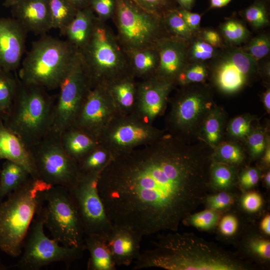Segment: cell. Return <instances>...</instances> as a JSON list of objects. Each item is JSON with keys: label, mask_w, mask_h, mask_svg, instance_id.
Instances as JSON below:
<instances>
[{"label": "cell", "mask_w": 270, "mask_h": 270, "mask_svg": "<svg viewBox=\"0 0 270 270\" xmlns=\"http://www.w3.org/2000/svg\"><path fill=\"white\" fill-rule=\"evenodd\" d=\"M145 120L134 118H113L100 134L98 141L106 143L112 156L128 152L138 146L150 143L157 138L156 131Z\"/></svg>", "instance_id": "obj_15"}, {"label": "cell", "mask_w": 270, "mask_h": 270, "mask_svg": "<svg viewBox=\"0 0 270 270\" xmlns=\"http://www.w3.org/2000/svg\"><path fill=\"white\" fill-rule=\"evenodd\" d=\"M178 10L189 28L196 35L197 34L200 30L201 15L180 7H178Z\"/></svg>", "instance_id": "obj_52"}, {"label": "cell", "mask_w": 270, "mask_h": 270, "mask_svg": "<svg viewBox=\"0 0 270 270\" xmlns=\"http://www.w3.org/2000/svg\"><path fill=\"white\" fill-rule=\"evenodd\" d=\"M188 42L168 36L156 45L159 62L154 76L174 84L176 78L188 64Z\"/></svg>", "instance_id": "obj_17"}, {"label": "cell", "mask_w": 270, "mask_h": 270, "mask_svg": "<svg viewBox=\"0 0 270 270\" xmlns=\"http://www.w3.org/2000/svg\"><path fill=\"white\" fill-rule=\"evenodd\" d=\"M112 157L109 151L99 144L78 162L79 172L82 174L100 172Z\"/></svg>", "instance_id": "obj_32"}, {"label": "cell", "mask_w": 270, "mask_h": 270, "mask_svg": "<svg viewBox=\"0 0 270 270\" xmlns=\"http://www.w3.org/2000/svg\"><path fill=\"white\" fill-rule=\"evenodd\" d=\"M52 186L30 177L0 202V249L8 255H20L24 240L36 214L42 190Z\"/></svg>", "instance_id": "obj_4"}, {"label": "cell", "mask_w": 270, "mask_h": 270, "mask_svg": "<svg viewBox=\"0 0 270 270\" xmlns=\"http://www.w3.org/2000/svg\"><path fill=\"white\" fill-rule=\"evenodd\" d=\"M36 214L52 238L66 247L84 246L83 224L69 189L52 186L41 192Z\"/></svg>", "instance_id": "obj_8"}, {"label": "cell", "mask_w": 270, "mask_h": 270, "mask_svg": "<svg viewBox=\"0 0 270 270\" xmlns=\"http://www.w3.org/2000/svg\"><path fill=\"white\" fill-rule=\"evenodd\" d=\"M142 238L127 227L114 225L106 240L116 266H128L138 258Z\"/></svg>", "instance_id": "obj_21"}, {"label": "cell", "mask_w": 270, "mask_h": 270, "mask_svg": "<svg viewBox=\"0 0 270 270\" xmlns=\"http://www.w3.org/2000/svg\"><path fill=\"white\" fill-rule=\"evenodd\" d=\"M11 8L13 18L26 32L44 34L52 28L49 0H21Z\"/></svg>", "instance_id": "obj_20"}, {"label": "cell", "mask_w": 270, "mask_h": 270, "mask_svg": "<svg viewBox=\"0 0 270 270\" xmlns=\"http://www.w3.org/2000/svg\"><path fill=\"white\" fill-rule=\"evenodd\" d=\"M234 202L232 194L227 191H220L212 195H208L204 202L208 208L217 211L224 210L229 208Z\"/></svg>", "instance_id": "obj_45"}, {"label": "cell", "mask_w": 270, "mask_h": 270, "mask_svg": "<svg viewBox=\"0 0 270 270\" xmlns=\"http://www.w3.org/2000/svg\"><path fill=\"white\" fill-rule=\"evenodd\" d=\"M212 152V159L236 167L242 164L245 156L241 147L232 142H220Z\"/></svg>", "instance_id": "obj_35"}, {"label": "cell", "mask_w": 270, "mask_h": 270, "mask_svg": "<svg viewBox=\"0 0 270 270\" xmlns=\"http://www.w3.org/2000/svg\"><path fill=\"white\" fill-rule=\"evenodd\" d=\"M130 72L135 77L144 80L154 76L159 56L156 46L126 52Z\"/></svg>", "instance_id": "obj_26"}, {"label": "cell", "mask_w": 270, "mask_h": 270, "mask_svg": "<svg viewBox=\"0 0 270 270\" xmlns=\"http://www.w3.org/2000/svg\"><path fill=\"white\" fill-rule=\"evenodd\" d=\"M27 32L14 18H0V68L18 69L24 51Z\"/></svg>", "instance_id": "obj_18"}, {"label": "cell", "mask_w": 270, "mask_h": 270, "mask_svg": "<svg viewBox=\"0 0 270 270\" xmlns=\"http://www.w3.org/2000/svg\"><path fill=\"white\" fill-rule=\"evenodd\" d=\"M134 78L130 74L107 86L116 107L126 110L136 103L138 84L134 80Z\"/></svg>", "instance_id": "obj_28"}, {"label": "cell", "mask_w": 270, "mask_h": 270, "mask_svg": "<svg viewBox=\"0 0 270 270\" xmlns=\"http://www.w3.org/2000/svg\"><path fill=\"white\" fill-rule=\"evenodd\" d=\"M100 172L80 173L69 189L80 214L85 236L101 235L107 238L113 228L99 195L97 184Z\"/></svg>", "instance_id": "obj_13"}, {"label": "cell", "mask_w": 270, "mask_h": 270, "mask_svg": "<svg viewBox=\"0 0 270 270\" xmlns=\"http://www.w3.org/2000/svg\"><path fill=\"white\" fill-rule=\"evenodd\" d=\"M30 149L38 179L52 186H74L80 174L78 163L65 152L58 134L51 130Z\"/></svg>", "instance_id": "obj_10"}, {"label": "cell", "mask_w": 270, "mask_h": 270, "mask_svg": "<svg viewBox=\"0 0 270 270\" xmlns=\"http://www.w3.org/2000/svg\"><path fill=\"white\" fill-rule=\"evenodd\" d=\"M219 52L196 34L188 42V62H206L214 58Z\"/></svg>", "instance_id": "obj_39"}, {"label": "cell", "mask_w": 270, "mask_h": 270, "mask_svg": "<svg viewBox=\"0 0 270 270\" xmlns=\"http://www.w3.org/2000/svg\"><path fill=\"white\" fill-rule=\"evenodd\" d=\"M210 62L212 82L226 94L241 90L258 72V62L236 46L224 47Z\"/></svg>", "instance_id": "obj_12"}, {"label": "cell", "mask_w": 270, "mask_h": 270, "mask_svg": "<svg viewBox=\"0 0 270 270\" xmlns=\"http://www.w3.org/2000/svg\"><path fill=\"white\" fill-rule=\"evenodd\" d=\"M82 55L92 86H108L132 74L127 54L106 22L96 17L92 34Z\"/></svg>", "instance_id": "obj_6"}, {"label": "cell", "mask_w": 270, "mask_h": 270, "mask_svg": "<svg viewBox=\"0 0 270 270\" xmlns=\"http://www.w3.org/2000/svg\"><path fill=\"white\" fill-rule=\"evenodd\" d=\"M115 108L107 86L96 85L89 90L72 126L97 140L113 118Z\"/></svg>", "instance_id": "obj_16"}, {"label": "cell", "mask_w": 270, "mask_h": 270, "mask_svg": "<svg viewBox=\"0 0 270 270\" xmlns=\"http://www.w3.org/2000/svg\"><path fill=\"white\" fill-rule=\"evenodd\" d=\"M224 111L214 106L204 118L199 128L202 140L214 148L220 142L225 120Z\"/></svg>", "instance_id": "obj_29"}, {"label": "cell", "mask_w": 270, "mask_h": 270, "mask_svg": "<svg viewBox=\"0 0 270 270\" xmlns=\"http://www.w3.org/2000/svg\"><path fill=\"white\" fill-rule=\"evenodd\" d=\"M49 6L52 28L59 30L62 34L78 10L66 0H49Z\"/></svg>", "instance_id": "obj_31"}, {"label": "cell", "mask_w": 270, "mask_h": 270, "mask_svg": "<svg viewBox=\"0 0 270 270\" xmlns=\"http://www.w3.org/2000/svg\"><path fill=\"white\" fill-rule=\"evenodd\" d=\"M10 268V266H6L4 264L1 260L0 259V270H6Z\"/></svg>", "instance_id": "obj_61"}, {"label": "cell", "mask_w": 270, "mask_h": 270, "mask_svg": "<svg viewBox=\"0 0 270 270\" xmlns=\"http://www.w3.org/2000/svg\"><path fill=\"white\" fill-rule=\"evenodd\" d=\"M183 86L174 102L171 121L176 130L190 134L200 128L214 104L207 86L191 84Z\"/></svg>", "instance_id": "obj_14"}, {"label": "cell", "mask_w": 270, "mask_h": 270, "mask_svg": "<svg viewBox=\"0 0 270 270\" xmlns=\"http://www.w3.org/2000/svg\"><path fill=\"white\" fill-rule=\"evenodd\" d=\"M84 246L90 254L88 270H116V266L106 238L97 234L86 235Z\"/></svg>", "instance_id": "obj_24"}, {"label": "cell", "mask_w": 270, "mask_h": 270, "mask_svg": "<svg viewBox=\"0 0 270 270\" xmlns=\"http://www.w3.org/2000/svg\"><path fill=\"white\" fill-rule=\"evenodd\" d=\"M242 208L248 212H255L261 208L262 204V196L258 192H250L245 194L241 199Z\"/></svg>", "instance_id": "obj_49"}, {"label": "cell", "mask_w": 270, "mask_h": 270, "mask_svg": "<svg viewBox=\"0 0 270 270\" xmlns=\"http://www.w3.org/2000/svg\"><path fill=\"white\" fill-rule=\"evenodd\" d=\"M44 223L36 213L24 240L18 262L10 266L20 270H38L53 262H62L68 268L82 258L85 246L66 247L44 233Z\"/></svg>", "instance_id": "obj_9"}, {"label": "cell", "mask_w": 270, "mask_h": 270, "mask_svg": "<svg viewBox=\"0 0 270 270\" xmlns=\"http://www.w3.org/2000/svg\"><path fill=\"white\" fill-rule=\"evenodd\" d=\"M264 184L267 188H270V170H268L265 174L264 178Z\"/></svg>", "instance_id": "obj_59"}, {"label": "cell", "mask_w": 270, "mask_h": 270, "mask_svg": "<svg viewBox=\"0 0 270 270\" xmlns=\"http://www.w3.org/2000/svg\"></svg>", "instance_id": "obj_62"}, {"label": "cell", "mask_w": 270, "mask_h": 270, "mask_svg": "<svg viewBox=\"0 0 270 270\" xmlns=\"http://www.w3.org/2000/svg\"><path fill=\"white\" fill-rule=\"evenodd\" d=\"M232 0H210V8H216L224 6L228 4Z\"/></svg>", "instance_id": "obj_57"}, {"label": "cell", "mask_w": 270, "mask_h": 270, "mask_svg": "<svg viewBox=\"0 0 270 270\" xmlns=\"http://www.w3.org/2000/svg\"><path fill=\"white\" fill-rule=\"evenodd\" d=\"M242 50L256 61L267 56L270 50V38L268 34H262L252 38Z\"/></svg>", "instance_id": "obj_42"}, {"label": "cell", "mask_w": 270, "mask_h": 270, "mask_svg": "<svg viewBox=\"0 0 270 270\" xmlns=\"http://www.w3.org/2000/svg\"><path fill=\"white\" fill-rule=\"evenodd\" d=\"M260 176V171L255 168H248L244 170L240 174L239 183L244 190H248L254 186Z\"/></svg>", "instance_id": "obj_48"}, {"label": "cell", "mask_w": 270, "mask_h": 270, "mask_svg": "<svg viewBox=\"0 0 270 270\" xmlns=\"http://www.w3.org/2000/svg\"><path fill=\"white\" fill-rule=\"evenodd\" d=\"M262 102L264 107L268 112L270 110V90L267 88L262 95Z\"/></svg>", "instance_id": "obj_58"}, {"label": "cell", "mask_w": 270, "mask_h": 270, "mask_svg": "<svg viewBox=\"0 0 270 270\" xmlns=\"http://www.w3.org/2000/svg\"><path fill=\"white\" fill-rule=\"evenodd\" d=\"M262 155V164L268 168L270 164V142L269 138L268 140L266 146Z\"/></svg>", "instance_id": "obj_55"}, {"label": "cell", "mask_w": 270, "mask_h": 270, "mask_svg": "<svg viewBox=\"0 0 270 270\" xmlns=\"http://www.w3.org/2000/svg\"><path fill=\"white\" fill-rule=\"evenodd\" d=\"M173 86L156 76L137 84L136 103L144 120L151 121L161 113Z\"/></svg>", "instance_id": "obj_19"}, {"label": "cell", "mask_w": 270, "mask_h": 270, "mask_svg": "<svg viewBox=\"0 0 270 270\" xmlns=\"http://www.w3.org/2000/svg\"><path fill=\"white\" fill-rule=\"evenodd\" d=\"M96 16L90 6L78 10L74 18L62 35L78 50H81L89 40L94 26Z\"/></svg>", "instance_id": "obj_23"}, {"label": "cell", "mask_w": 270, "mask_h": 270, "mask_svg": "<svg viewBox=\"0 0 270 270\" xmlns=\"http://www.w3.org/2000/svg\"><path fill=\"white\" fill-rule=\"evenodd\" d=\"M78 52L66 40L44 35L32 43L18 78L48 90L58 88Z\"/></svg>", "instance_id": "obj_5"}, {"label": "cell", "mask_w": 270, "mask_h": 270, "mask_svg": "<svg viewBox=\"0 0 270 270\" xmlns=\"http://www.w3.org/2000/svg\"><path fill=\"white\" fill-rule=\"evenodd\" d=\"M238 220L232 214L224 216L220 222V232L224 236L230 237L234 236L238 230Z\"/></svg>", "instance_id": "obj_50"}, {"label": "cell", "mask_w": 270, "mask_h": 270, "mask_svg": "<svg viewBox=\"0 0 270 270\" xmlns=\"http://www.w3.org/2000/svg\"><path fill=\"white\" fill-rule=\"evenodd\" d=\"M206 62H188L178 75L176 83L182 86L204 82L208 75Z\"/></svg>", "instance_id": "obj_40"}, {"label": "cell", "mask_w": 270, "mask_h": 270, "mask_svg": "<svg viewBox=\"0 0 270 270\" xmlns=\"http://www.w3.org/2000/svg\"><path fill=\"white\" fill-rule=\"evenodd\" d=\"M112 18L116 35L126 52L156 47L170 36L163 16L142 6L136 0H114Z\"/></svg>", "instance_id": "obj_7"}, {"label": "cell", "mask_w": 270, "mask_h": 270, "mask_svg": "<svg viewBox=\"0 0 270 270\" xmlns=\"http://www.w3.org/2000/svg\"><path fill=\"white\" fill-rule=\"evenodd\" d=\"M59 136L65 152L77 162L99 144L96 138L74 126L66 130Z\"/></svg>", "instance_id": "obj_25"}, {"label": "cell", "mask_w": 270, "mask_h": 270, "mask_svg": "<svg viewBox=\"0 0 270 270\" xmlns=\"http://www.w3.org/2000/svg\"><path fill=\"white\" fill-rule=\"evenodd\" d=\"M178 8L163 14L166 28L170 36L189 42L196 34L188 26Z\"/></svg>", "instance_id": "obj_38"}, {"label": "cell", "mask_w": 270, "mask_h": 270, "mask_svg": "<svg viewBox=\"0 0 270 270\" xmlns=\"http://www.w3.org/2000/svg\"><path fill=\"white\" fill-rule=\"evenodd\" d=\"M236 180V167L212 159L210 168V187L220 191H228Z\"/></svg>", "instance_id": "obj_30"}, {"label": "cell", "mask_w": 270, "mask_h": 270, "mask_svg": "<svg viewBox=\"0 0 270 270\" xmlns=\"http://www.w3.org/2000/svg\"><path fill=\"white\" fill-rule=\"evenodd\" d=\"M2 160L22 165L32 178L38 179L30 148L0 118V160Z\"/></svg>", "instance_id": "obj_22"}, {"label": "cell", "mask_w": 270, "mask_h": 270, "mask_svg": "<svg viewBox=\"0 0 270 270\" xmlns=\"http://www.w3.org/2000/svg\"><path fill=\"white\" fill-rule=\"evenodd\" d=\"M211 154L167 135L112 157L97 188L113 225L142 237L177 232L208 195Z\"/></svg>", "instance_id": "obj_1"}, {"label": "cell", "mask_w": 270, "mask_h": 270, "mask_svg": "<svg viewBox=\"0 0 270 270\" xmlns=\"http://www.w3.org/2000/svg\"><path fill=\"white\" fill-rule=\"evenodd\" d=\"M78 10L87 8L90 5V0H66Z\"/></svg>", "instance_id": "obj_54"}, {"label": "cell", "mask_w": 270, "mask_h": 270, "mask_svg": "<svg viewBox=\"0 0 270 270\" xmlns=\"http://www.w3.org/2000/svg\"><path fill=\"white\" fill-rule=\"evenodd\" d=\"M268 0H255L250 6L241 10L240 16L253 28L259 29L269 23Z\"/></svg>", "instance_id": "obj_36"}, {"label": "cell", "mask_w": 270, "mask_h": 270, "mask_svg": "<svg viewBox=\"0 0 270 270\" xmlns=\"http://www.w3.org/2000/svg\"><path fill=\"white\" fill-rule=\"evenodd\" d=\"M136 0L146 9L162 16L166 12L178 7L175 0Z\"/></svg>", "instance_id": "obj_47"}, {"label": "cell", "mask_w": 270, "mask_h": 270, "mask_svg": "<svg viewBox=\"0 0 270 270\" xmlns=\"http://www.w3.org/2000/svg\"><path fill=\"white\" fill-rule=\"evenodd\" d=\"M223 40L230 46H235L246 41L250 34L240 20L229 18L220 26V33Z\"/></svg>", "instance_id": "obj_34"}, {"label": "cell", "mask_w": 270, "mask_h": 270, "mask_svg": "<svg viewBox=\"0 0 270 270\" xmlns=\"http://www.w3.org/2000/svg\"><path fill=\"white\" fill-rule=\"evenodd\" d=\"M18 83V78L12 72L0 68V118L4 120L14 100Z\"/></svg>", "instance_id": "obj_33"}, {"label": "cell", "mask_w": 270, "mask_h": 270, "mask_svg": "<svg viewBox=\"0 0 270 270\" xmlns=\"http://www.w3.org/2000/svg\"><path fill=\"white\" fill-rule=\"evenodd\" d=\"M246 270L248 264L232 252L194 234L174 232L159 236L152 248L140 252L134 270Z\"/></svg>", "instance_id": "obj_2"}, {"label": "cell", "mask_w": 270, "mask_h": 270, "mask_svg": "<svg viewBox=\"0 0 270 270\" xmlns=\"http://www.w3.org/2000/svg\"><path fill=\"white\" fill-rule=\"evenodd\" d=\"M178 7L190 11L196 0H175Z\"/></svg>", "instance_id": "obj_56"}, {"label": "cell", "mask_w": 270, "mask_h": 270, "mask_svg": "<svg viewBox=\"0 0 270 270\" xmlns=\"http://www.w3.org/2000/svg\"><path fill=\"white\" fill-rule=\"evenodd\" d=\"M252 118L248 114L235 117L228 124V132L229 135L237 139L246 137L252 130Z\"/></svg>", "instance_id": "obj_44"}, {"label": "cell", "mask_w": 270, "mask_h": 270, "mask_svg": "<svg viewBox=\"0 0 270 270\" xmlns=\"http://www.w3.org/2000/svg\"><path fill=\"white\" fill-rule=\"evenodd\" d=\"M220 219L218 211L208 208L198 212L192 213L184 220L182 223L202 230L214 228Z\"/></svg>", "instance_id": "obj_41"}, {"label": "cell", "mask_w": 270, "mask_h": 270, "mask_svg": "<svg viewBox=\"0 0 270 270\" xmlns=\"http://www.w3.org/2000/svg\"><path fill=\"white\" fill-rule=\"evenodd\" d=\"M246 138L252 157L256 158L262 155L268 140L264 130L262 128L251 130Z\"/></svg>", "instance_id": "obj_43"}, {"label": "cell", "mask_w": 270, "mask_h": 270, "mask_svg": "<svg viewBox=\"0 0 270 270\" xmlns=\"http://www.w3.org/2000/svg\"><path fill=\"white\" fill-rule=\"evenodd\" d=\"M82 55L78 52L61 83L55 101L52 130L58 135L73 126L80 106L92 88Z\"/></svg>", "instance_id": "obj_11"}, {"label": "cell", "mask_w": 270, "mask_h": 270, "mask_svg": "<svg viewBox=\"0 0 270 270\" xmlns=\"http://www.w3.org/2000/svg\"><path fill=\"white\" fill-rule=\"evenodd\" d=\"M260 228L266 236L270 234V216L266 214L260 223Z\"/></svg>", "instance_id": "obj_53"}, {"label": "cell", "mask_w": 270, "mask_h": 270, "mask_svg": "<svg viewBox=\"0 0 270 270\" xmlns=\"http://www.w3.org/2000/svg\"><path fill=\"white\" fill-rule=\"evenodd\" d=\"M244 249L252 258L260 263L268 264L270 260V241L258 234H250L246 238Z\"/></svg>", "instance_id": "obj_37"}, {"label": "cell", "mask_w": 270, "mask_h": 270, "mask_svg": "<svg viewBox=\"0 0 270 270\" xmlns=\"http://www.w3.org/2000/svg\"><path fill=\"white\" fill-rule=\"evenodd\" d=\"M90 6L98 19L106 22L112 19L115 9L114 0H90Z\"/></svg>", "instance_id": "obj_46"}, {"label": "cell", "mask_w": 270, "mask_h": 270, "mask_svg": "<svg viewBox=\"0 0 270 270\" xmlns=\"http://www.w3.org/2000/svg\"><path fill=\"white\" fill-rule=\"evenodd\" d=\"M46 89L18 78L16 94L3 121L30 148L52 129L55 100Z\"/></svg>", "instance_id": "obj_3"}, {"label": "cell", "mask_w": 270, "mask_h": 270, "mask_svg": "<svg viewBox=\"0 0 270 270\" xmlns=\"http://www.w3.org/2000/svg\"><path fill=\"white\" fill-rule=\"evenodd\" d=\"M30 177L24 167L16 162L6 160L0 170V202L24 184Z\"/></svg>", "instance_id": "obj_27"}, {"label": "cell", "mask_w": 270, "mask_h": 270, "mask_svg": "<svg viewBox=\"0 0 270 270\" xmlns=\"http://www.w3.org/2000/svg\"><path fill=\"white\" fill-rule=\"evenodd\" d=\"M197 35L210 46L218 49V48L222 49L226 46L224 45L223 40L220 33L214 30L211 28L200 30Z\"/></svg>", "instance_id": "obj_51"}, {"label": "cell", "mask_w": 270, "mask_h": 270, "mask_svg": "<svg viewBox=\"0 0 270 270\" xmlns=\"http://www.w3.org/2000/svg\"><path fill=\"white\" fill-rule=\"evenodd\" d=\"M21 0H4L3 5L6 7H11Z\"/></svg>", "instance_id": "obj_60"}]
</instances>
